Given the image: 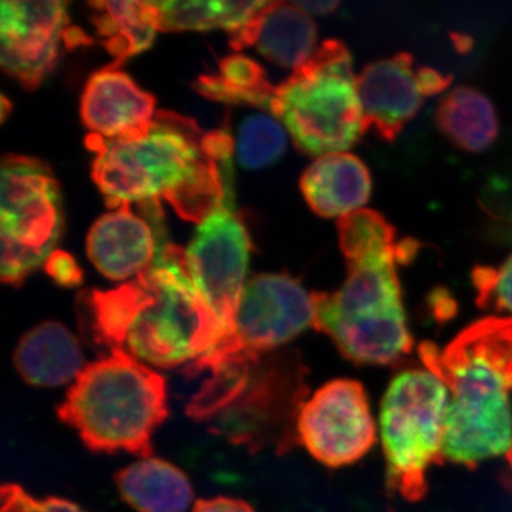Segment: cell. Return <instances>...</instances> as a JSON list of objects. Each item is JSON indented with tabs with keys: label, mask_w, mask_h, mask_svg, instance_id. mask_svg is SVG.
I'll return each instance as SVG.
<instances>
[{
	"label": "cell",
	"mask_w": 512,
	"mask_h": 512,
	"mask_svg": "<svg viewBox=\"0 0 512 512\" xmlns=\"http://www.w3.org/2000/svg\"><path fill=\"white\" fill-rule=\"evenodd\" d=\"M419 79L421 89L426 97L443 93L453 82V77L444 76L443 73L437 72L436 69H430V67H419Z\"/></svg>",
	"instance_id": "30"
},
{
	"label": "cell",
	"mask_w": 512,
	"mask_h": 512,
	"mask_svg": "<svg viewBox=\"0 0 512 512\" xmlns=\"http://www.w3.org/2000/svg\"><path fill=\"white\" fill-rule=\"evenodd\" d=\"M156 114V97L111 66L92 74L80 101L84 126L93 136L107 140L141 133Z\"/></svg>",
	"instance_id": "14"
},
{
	"label": "cell",
	"mask_w": 512,
	"mask_h": 512,
	"mask_svg": "<svg viewBox=\"0 0 512 512\" xmlns=\"http://www.w3.org/2000/svg\"><path fill=\"white\" fill-rule=\"evenodd\" d=\"M478 306L510 313L512 318V255L500 268L477 266L473 271Z\"/></svg>",
	"instance_id": "26"
},
{
	"label": "cell",
	"mask_w": 512,
	"mask_h": 512,
	"mask_svg": "<svg viewBox=\"0 0 512 512\" xmlns=\"http://www.w3.org/2000/svg\"><path fill=\"white\" fill-rule=\"evenodd\" d=\"M67 3L3 2L0 64L25 89L36 90L52 73L60 40L69 33Z\"/></svg>",
	"instance_id": "12"
},
{
	"label": "cell",
	"mask_w": 512,
	"mask_h": 512,
	"mask_svg": "<svg viewBox=\"0 0 512 512\" xmlns=\"http://www.w3.org/2000/svg\"><path fill=\"white\" fill-rule=\"evenodd\" d=\"M507 458H508V463H510V466L512 467V448L510 451H508Z\"/></svg>",
	"instance_id": "33"
},
{
	"label": "cell",
	"mask_w": 512,
	"mask_h": 512,
	"mask_svg": "<svg viewBox=\"0 0 512 512\" xmlns=\"http://www.w3.org/2000/svg\"><path fill=\"white\" fill-rule=\"evenodd\" d=\"M338 231L346 264L397 249L396 229L380 212L369 208L339 218Z\"/></svg>",
	"instance_id": "24"
},
{
	"label": "cell",
	"mask_w": 512,
	"mask_h": 512,
	"mask_svg": "<svg viewBox=\"0 0 512 512\" xmlns=\"http://www.w3.org/2000/svg\"><path fill=\"white\" fill-rule=\"evenodd\" d=\"M57 416L97 453L153 456L154 433L168 417L164 376L114 350L84 367Z\"/></svg>",
	"instance_id": "4"
},
{
	"label": "cell",
	"mask_w": 512,
	"mask_h": 512,
	"mask_svg": "<svg viewBox=\"0 0 512 512\" xmlns=\"http://www.w3.org/2000/svg\"><path fill=\"white\" fill-rule=\"evenodd\" d=\"M424 367L450 393L444 458L476 467L512 448V318L471 323L444 349L420 345Z\"/></svg>",
	"instance_id": "3"
},
{
	"label": "cell",
	"mask_w": 512,
	"mask_h": 512,
	"mask_svg": "<svg viewBox=\"0 0 512 512\" xmlns=\"http://www.w3.org/2000/svg\"><path fill=\"white\" fill-rule=\"evenodd\" d=\"M89 8L101 45L113 57L110 66L116 69L153 45L160 32L157 2H92Z\"/></svg>",
	"instance_id": "19"
},
{
	"label": "cell",
	"mask_w": 512,
	"mask_h": 512,
	"mask_svg": "<svg viewBox=\"0 0 512 512\" xmlns=\"http://www.w3.org/2000/svg\"><path fill=\"white\" fill-rule=\"evenodd\" d=\"M114 481L138 512H187L194 498L185 473L161 458H143L119 471Z\"/></svg>",
	"instance_id": "20"
},
{
	"label": "cell",
	"mask_w": 512,
	"mask_h": 512,
	"mask_svg": "<svg viewBox=\"0 0 512 512\" xmlns=\"http://www.w3.org/2000/svg\"><path fill=\"white\" fill-rule=\"evenodd\" d=\"M288 144V131L271 114H252L239 126L235 153L245 170H262L281 160Z\"/></svg>",
	"instance_id": "25"
},
{
	"label": "cell",
	"mask_w": 512,
	"mask_h": 512,
	"mask_svg": "<svg viewBox=\"0 0 512 512\" xmlns=\"http://www.w3.org/2000/svg\"><path fill=\"white\" fill-rule=\"evenodd\" d=\"M436 123L461 150L483 153L497 140L500 124L493 103L480 90L460 86L440 101Z\"/></svg>",
	"instance_id": "21"
},
{
	"label": "cell",
	"mask_w": 512,
	"mask_h": 512,
	"mask_svg": "<svg viewBox=\"0 0 512 512\" xmlns=\"http://www.w3.org/2000/svg\"><path fill=\"white\" fill-rule=\"evenodd\" d=\"M0 512H86L79 505L63 498H37L15 483L2 487Z\"/></svg>",
	"instance_id": "27"
},
{
	"label": "cell",
	"mask_w": 512,
	"mask_h": 512,
	"mask_svg": "<svg viewBox=\"0 0 512 512\" xmlns=\"http://www.w3.org/2000/svg\"><path fill=\"white\" fill-rule=\"evenodd\" d=\"M13 363L22 379L36 387L72 383L86 367L79 340L53 320L39 323L23 335L13 353Z\"/></svg>",
	"instance_id": "18"
},
{
	"label": "cell",
	"mask_w": 512,
	"mask_h": 512,
	"mask_svg": "<svg viewBox=\"0 0 512 512\" xmlns=\"http://www.w3.org/2000/svg\"><path fill=\"white\" fill-rule=\"evenodd\" d=\"M262 2H157L160 32L225 29L235 32L265 5Z\"/></svg>",
	"instance_id": "23"
},
{
	"label": "cell",
	"mask_w": 512,
	"mask_h": 512,
	"mask_svg": "<svg viewBox=\"0 0 512 512\" xmlns=\"http://www.w3.org/2000/svg\"><path fill=\"white\" fill-rule=\"evenodd\" d=\"M269 113L309 156L343 153L363 136V111L352 55L340 40H326L311 59L275 86Z\"/></svg>",
	"instance_id": "6"
},
{
	"label": "cell",
	"mask_w": 512,
	"mask_h": 512,
	"mask_svg": "<svg viewBox=\"0 0 512 512\" xmlns=\"http://www.w3.org/2000/svg\"><path fill=\"white\" fill-rule=\"evenodd\" d=\"M8 107H9V101L6 99L5 96H3L2 99V120L6 119V116H8Z\"/></svg>",
	"instance_id": "32"
},
{
	"label": "cell",
	"mask_w": 512,
	"mask_h": 512,
	"mask_svg": "<svg viewBox=\"0 0 512 512\" xmlns=\"http://www.w3.org/2000/svg\"><path fill=\"white\" fill-rule=\"evenodd\" d=\"M396 264L397 249L369 256L346 264L348 276L339 291L312 293L315 329L356 365H396L412 353Z\"/></svg>",
	"instance_id": "5"
},
{
	"label": "cell",
	"mask_w": 512,
	"mask_h": 512,
	"mask_svg": "<svg viewBox=\"0 0 512 512\" xmlns=\"http://www.w3.org/2000/svg\"><path fill=\"white\" fill-rule=\"evenodd\" d=\"M298 8H301L303 12L311 15L318 16H326L330 15V13L335 12L336 9L339 8V2H335V0H330V2H326V0H320V2H312V0H303V2H293Z\"/></svg>",
	"instance_id": "31"
},
{
	"label": "cell",
	"mask_w": 512,
	"mask_h": 512,
	"mask_svg": "<svg viewBox=\"0 0 512 512\" xmlns=\"http://www.w3.org/2000/svg\"><path fill=\"white\" fill-rule=\"evenodd\" d=\"M296 440L323 466H352L377 440L375 419L362 383L336 379L302 403Z\"/></svg>",
	"instance_id": "10"
},
{
	"label": "cell",
	"mask_w": 512,
	"mask_h": 512,
	"mask_svg": "<svg viewBox=\"0 0 512 512\" xmlns=\"http://www.w3.org/2000/svg\"><path fill=\"white\" fill-rule=\"evenodd\" d=\"M450 393L429 369L399 373L384 396L380 434L387 485L416 503L429 491L427 473L443 464Z\"/></svg>",
	"instance_id": "7"
},
{
	"label": "cell",
	"mask_w": 512,
	"mask_h": 512,
	"mask_svg": "<svg viewBox=\"0 0 512 512\" xmlns=\"http://www.w3.org/2000/svg\"><path fill=\"white\" fill-rule=\"evenodd\" d=\"M92 177L109 207L161 200L185 221L200 225L232 200L235 141L225 130L204 133L195 120L157 111L150 126L124 138L89 134Z\"/></svg>",
	"instance_id": "1"
},
{
	"label": "cell",
	"mask_w": 512,
	"mask_h": 512,
	"mask_svg": "<svg viewBox=\"0 0 512 512\" xmlns=\"http://www.w3.org/2000/svg\"><path fill=\"white\" fill-rule=\"evenodd\" d=\"M195 89L211 100L268 111L275 86H272L264 69L255 60L234 55L221 60L217 74L200 77Z\"/></svg>",
	"instance_id": "22"
},
{
	"label": "cell",
	"mask_w": 512,
	"mask_h": 512,
	"mask_svg": "<svg viewBox=\"0 0 512 512\" xmlns=\"http://www.w3.org/2000/svg\"><path fill=\"white\" fill-rule=\"evenodd\" d=\"M249 255L251 239L232 208V200L221 204L198 225L185 251L192 282L217 316L224 339L234 332L239 301L247 284Z\"/></svg>",
	"instance_id": "11"
},
{
	"label": "cell",
	"mask_w": 512,
	"mask_h": 512,
	"mask_svg": "<svg viewBox=\"0 0 512 512\" xmlns=\"http://www.w3.org/2000/svg\"><path fill=\"white\" fill-rule=\"evenodd\" d=\"M161 248L151 225L131 204H121L103 215L87 237L90 261L111 281L137 278L157 261Z\"/></svg>",
	"instance_id": "15"
},
{
	"label": "cell",
	"mask_w": 512,
	"mask_h": 512,
	"mask_svg": "<svg viewBox=\"0 0 512 512\" xmlns=\"http://www.w3.org/2000/svg\"><path fill=\"white\" fill-rule=\"evenodd\" d=\"M46 272L56 284L77 286L83 282V272L73 256L64 251H55L45 264Z\"/></svg>",
	"instance_id": "28"
},
{
	"label": "cell",
	"mask_w": 512,
	"mask_h": 512,
	"mask_svg": "<svg viewBox=\"0 0 512 512\" xmlns=\"http://www.w3.org/2000/svg\"><path fill=\"white\" fill-rule=\"evenodd\" d=\"M79 301L97 345L156 367L191 365L224 339L177 245H164L157 261L137 278L109 291L87 289Z\"/></svg>",
	"instance_id": "2"
},
{
	"label": "cell",
	"mask_w": 512,
	"mask_h": 512,
	"mask_svg": "<svg viewBox=\"0 0 512 512\" xmlns=\"http://www.w3.org/2000/svg\"><path fill=\"white\" fill-rule=\"evenodd\" d=\"M315 328L312 293L298 279L262 274L249 279L239 301L234 332L188 366L191 376L245 370L262 355Z\"/></svg>",
	"instance_id": "9"
},
{
	"label": "cell",
	"mask_w": 512,
	"mask_h": 512,
	"mask_svg": "<svg viewBox=\"0 0 512 512\" xmlns=\"http://www.w3.org/2000/svg\"><path fill=\"white\" fill-rule=\"evenodd\" d=\"M357 93L363 111V134L373 131L392 143L423 106L419 69L413 56L397 53L370 63L357 76Z\"/></svg>",
	"instance_id": "13"
},
{
	"label": "cell",
	"mask_w": 512,
	"mask_h": 512,
	"mask_svg": "<svg viewBox=\"0 0 512 512\" xmlns=\"http://www.w3.org/2000/svg\"><path fill=\"white\" fill-rule=\"evenodd\" d=\"M192 512H255L254 508L242 500L218 497L212 500H200L194 505Z\"/></svg>",
	"instance_id": "29"
},
{
	"label": "cell",
	"mask_w": 512,
	"mask_h": 512,
	"mask_svg": "<svg viewBox=\"0 0 512 512\" xmlns=\"http://www.w3.org/2000/svg\"><path fill=\"white\" fill-rule=\"evenodd\" d=\"M63 229L62 197L49 165L37 158L3 157L0 278L22 285L56 251Z\"/></svg>",
	"instance_id": "8"
},
{
	"label": "cell",
	"mask_w": 512,
	"mask_h": 512,
	"mask_svg": "<svg viewBox=\"0 0 512 512\" xmlns=\"http://www.w3.org/2000/svg\"><path fill=\"white\" fill-rule=\"evenodd\" d=\"M318 29L308 13L295 3L266 2L235 32L229 33L232 49L255 47L269 62L284 69H298L316 52Z\"/></svg>",
	"instance_id": "16"
},
{
	"label": "cell",
	"mask_w": 512,
	"mask_h": 512,
	"mask_svg": "<svg viewBox=\"0 0 512 512\" xmlns=\"http://www.w3.org/2000/svg\"><path fill=\"white\" fill-rule=\"evenodd\" d=\"M303 197L323 218L345 217L369 201L372 177L359 157L332 153L318 157L301 178Z\"/></svg>",
	"instance_id": "17"
}]
</instances>
